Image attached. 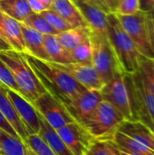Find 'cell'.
<instances>
[{"label": "cell", "instance_id": "1", "mask_svg": "<svg viewBox=\"0 0 154 155\" xmlns=\"http://www.w3.org/2000/svg\"><path fill=\"white\" fill-rule=\"evenodd\" d=\"M23 54L46 92L64 107L86 90L71 75L51 62L40 60L27 53Z\"/></svg>", "mask_w": 154, "mask_h": 155}, {"label": "cell", "instance_id": "2", "mask_svg": "<svg viewBox=\"0 0 154 155\" xmlns=\"http://www.w3.org/2000/svg\"><path fill=\"white\" fill-rule=\"evenodd\" d=\"M107 36L122 70L127 74L138 72L141 63L145 57L139 52L114 13L107 14Z\"/></svg>", "mask_w": 154, "mask_h": 155}, {"label": "cell", "instance_id": "3", "mask_svg": "<svg viewBox=\"0 0 154 155\" xmlns=\"http://www.w3.org/2000/svg\"><path fill=\"white\" fill-rule=\"evenodd\" d=\"M0 59L11 71L20 94L25 99L32 103L46 93L23 53L15 50L0 52Z\"/></svg>", "mask_w": 154, "mask_h": 155}, {"label": "cell", "instance_id": "4", "mask_svg": "<svg viewBox=\"0 0 154 155\" xmlns=\"http://www.w3.org/2000/svg\"><path fill=\"white\" fill-rule=\"evenodd\" d=\"M124 120L123 115L113 104L103 100L83 126L94 140H111Z\"/></svg>", "mask_w": 154, "mask_h": 155}, {"label": "cell", "instance_id": "5", "mask_svg": "<svg viewBox=\"0 0 154 155\" xmlns=\"http://www.w3.org/2000/svg\"><path fill=\"white\" fill-rule=\"evenodd\" d=\"M101 93L103 99L113 104L125 120H137L127 74L123 71L117 72L112 80L104 84Z\"/></svg>", "mask_w": 154, "mask_h": 155}, {"label": "cell", "instance_id": "6", "mask_svg": "<svg viewBox=\"0 0 154 155\" xmlns=\"http://www.w3.org/2000/svg\"><path fill=\"white\" fill-rule=\"evenodd\" d=\"M90 40L93 50L92 65L105 84L112 80L117 72L123 70L117 61L107 35L91 31Z\"/></svg>", "mask_w": 154, "mask_h": 155}, {"label": "cell", "instance_id": "7", "mask_svg": "<svg viewBox=\"0 0 154 155\" xmlns=\"http://www.w3.org/2000/svg\"><path fill=\"white\" fill-rule=\"evenodd\" d=\"M115 14V13H114ZM116 15L123 28L133 41L137 46L139 52L148 59H154V54L152 50L148 30L146 25V13L138 12L132 15Z\"/></svg>", "mask_w": 154, "mask_h": 155}, {"label": "cell", "instance_id": "8", "mask_svg": "<svg viewBox=\"0 0 154 155\" xmlns=\"http://www.w3.org/2000/svg\"><path fill=\"white\" fill-rule=\"evenodd\" d=\"M39 115L44 118L54 130L75 122L65 107L49 93H44L32 102Z\"/></svg>", "mask_w": 154, "mask_h": 155}, {"label": "cell", "instance_id": "9", "mask_svg": "<svg viewBox=\"0 0 154 155\" xmlns=\"http://www.w3.org/2000/svg\"><path fill=\"white\" fill-rule=\"evenodd\" d=\"M4 88L27 134H38L40 131V117L35 107L21 94L5 86Z\"/></svg>", "mask_w": 154, "mask_h": 155}, {"label": "cell", "instance_id": "10", "mask_svg": "<svg viewBox=\"0 0 154 155\" xmlns=\"http://www.w3.org/2000/svg\"><path fill=\"white\" fill-rule=\"evenodd\" d=\"M103 100L101 91L86 89L70 102L65 106V109L76 123L83 125L91 117Z\"/></svg>", "mask_w": 154, "mask_h": 155}, {"label": "cell", "instance_id": "11", "mask_svg": "<svg viewBox=\"0 0 154 155\" xmlns=\"http://www.w3.org/2000/svg\"><path fill=\"white\" fill-rule=\"evenodd\" d=\"M55 131L74 155H84L87 148L94 140L84 127L76 122L67 124Z\"/></svg>", "mask_w": 154, "mask_h": 155}, {"label": "cell", "instance_id": "12", "mask_svg": "<svg viewBox=\"0 0 154 155\" xmlns=\"http://www.w3.org/2000/svg\"><path fill=\"white\" fill-rule=\"evenodd\" d=\"M54 64V63H52ZM56 67L71 75L77 83L88 90L101 91L104 83L100 78L96 70L92 64H83L78 63L54 64Z\"/></svg>", "mask_w": 154, "mask_h": 155}, {"label": "cell", "instance_id": "13", "mask_svg": "<svg viewBox=\"0 0 154 155\" xmlns=\"http://www.w3.org/2000/svg\"><path fill=\"white\" fill-rule=\"evenodd\" d=\"M88 25L92 32L107 35V13L100 7L83 0H72Z\"/></svg>", "mask_w": 154, "mask_h": 155}, {"label": "cell", "instance_id": "14", "mask_svg": "<svg viewBox=\"0 0 154 155\" xmlns=\"http://www.w3.org/2000/svg\"><path fill=\"white\" fill-rule=\"evenodd\" d=\"M20 27L23 33L26 53L40 60L50 62L44 44V35L28 27L22 22H20Z\"/></svg>", "mask_w": 154, "mask_h": 155}, {"label": "cell", "instance_id": "15", "mask_svg": "<svg viewBox=\"0 0 154 155\" xmlns=\"http://www.w3.org/2000/svg\"><path fill=\"white\" fill-rule=\"evenodd\" d=\"M50 9L62 16L74 28L88 27L84 18L72 0H53Z\"/></svg>", "mask_w": 154, "mask_h": 155}, {"label": "cell", "instance_id": "16", "mask_svg": "<svg viewBox=\"0 0 154 155\" xmlns=\"http://www.w3.org/2000/svg\"><path fill=\"white\" fill-rule=\"evenodd\" d=\"M0 112L4 115L5 120L13 127V129L15 131L18 137L22 141H24L28 136V134H27L23 124L21 123L11 101L9 100V98L5 91L4 85L2 84H0Z\"/></svg>", "mask_w": 154, "mask_h": 155}, {"label": "cell", "instance_id": "17", "mask_svg": "<svg viewBox=\"0 0 154 155\" xmlns=\"http://www.w3.org/2000/svg\"><path fill=\"white\" fill-rule=\"evenodd\" d=\"M39 117L40 131L38 133V135L47 143L52 151L56 155H74L61 139L57 132L53 127H51L44 118H42L40 115Z\"/></svg>", "mask_w": 154, "mask_h": 155}, {"label": "cell", "instance_id": "18", "mask_svg": "<svg viewBox=\"0 0 154 155\" xmlns=\"http://www.w3.org/2000/svg\"><path fill=\"white\" fill-rule=\"evenodd\" d=\"M111 140L119 148L120 151L128 153L130 154L154 155V151L152 149L118 130L115 131V133L113 134Z\"/></svg>", "mask_w": 154, "mask_h": 155}, {"label": "cell", "instance_id": "19", "mask_svg": "<svg viewBox=\"0 0 154 155\" xmlns=\"http://www.w3.org/2000/svg\"><path fill=\"white\" fill-rule=\"evenodd\" d=\"M4 30L6 42L11 45L12 49L19 53H26L20 22L4 14Z\"/></svg>", "mask_w": 154, "mask_h": 155}, {"label": "cell", "instance_id": "20", "mask_svg": "<svg viewBox=\"0 0 154 155\" xmlns=\"http://www.w3.org/2000/svg\"><path fill=\"white\" fill-rule=\"evenodd\" d=\"M44 44L49 56L50 62L54 64L74 63L71 54L66 50L54 35H44Z\"/></svg>", "mask_w": 154, "mask_h": 155}, {"label": "cell", "instance_id": "21", "mask_svg": "<svg viewBox=\"0 0 154 155\" xmlns=\"http://www.w3.org/2000/svg\"><path fill=\"white\" fill-rule=\"evenodd\" d=\"M0 10L18 22H24L33 14L27 0H0Z\"/></svg>", "mask_w": 154, "mask_h": 155}, {"label": "cell", "instance_id": "22", "mask_svg": "<svg viewBox=\"0 0 154 155\" xmlns=\"http://www.w3.org/2000/svg\"><path fill=\"white\" fill-rule=\"evenodd\" d=\"M90 32L91 30L89 27H75L58 33L56 37L62 45L66 50L71 52L74 48L89 37Z\"/></svg>", "mask_w": 154, "mask_h": 155}, {"label": "cell", "instance_id": "23", "mask_svg": "<svg viewBox=\"0 0 154 155\" xmlns=\"http://www.w3.org/2000/svg\"><path fill=\"white\" fill-rule=\"evenodd\" d=\"M0 152L3 155H25L24 142L0 128Z\"/></svg>", "mask_w": 154, "mask_h": 155}, {"label": "cell", "instance_id": "24", "mask_svg": "<svg viewBox=\"0 0 154 155\" xmlns=\"http://www.w3.org/2000/svg\"><path fill=\"white\" fill-rule=\"evenodd\" d=\"M23 142L25 155H56L38 134L28 135Z\"/></svg>", "mask_w": 154, "mask_h": 155}, {"label": "cell", "instance_id": "25", "mask_svg": "<svg viewBox=\"0 0 154 155\" xmlns=\"http://www.w3.org/2000/svg\"><path fill=\"white\" fill-rule=\"evenodd\" d=\"M84 155H122L112 140H93Z\"/></svg>", "mask_w": 154, "mask_h": 155}, {"label": "cell", "instance_id": "26", "mask_svg": "<svg viewBox=\"0 0 154 155\" xmlns=\"http://www.w3.org/2000/svg\"><path fill=\"white\" fill-rule=\"evenodd\" d=\"M22 23L25 24V25H27L28 27L37 31L38 33L44 35H56L59 33L40 14L33 13Z\"/></svg>", "mask_w": 154, "mask_h": 155}, {"label": "cell", "instance_id": "27", "mask_svg": "<svg viewBox=\"0 0 154 155\" xmlns=\"http://www.w3.org/2000/svg\"><path fill=\"white\" fill-rule=\"evenodd\" d=\"M71 56L74 63L83 64H92V43L90 40V35L79 45L74 48L71 52Z\"/></svg>", "mask_w": 154, "mask_h": 155}, {"label": "cell", "instance_id": "28", "mask_svg": "<svg viewBox=\"0 0 154 155\" xmlns=\"http://www.w3.org/2000/svg\"><path fill=\"white\" fill-rule=\"evenodd\" d=\"M41 15H43L47 22L59 33L60 32H64L66 30H69L71 28H74L68 22H66L62 16H60L58 14H56L54 11H53L52 9H46L43 12L40 13Z\"/></svg>", "mask_w": 154, "mask_h": 155}, {"label": "cell", "instance_id": "29", "mask_svg": "<svg viewBox=\"0 0 154 155\" xmlns=\"http://www.w3.org/2000/svg\"><path fill=\"white\" fill-rule=\"evenodd\" d=\"M140 12L138 0H118L115 14L122 15H132Z\"/></svg>", "mask_w": 154, "mask_h": 155}, {"label": "cell", "instance_id": "30", "mask_svg": "<svg viewBox=\"0 0 154 155\" xmlns=\"http://www.w3.org/2000/svg\"><path fill=\"white\" fill-rule=\"evenodd\" d=\"M140 72L151 90L154 93V59L144 58L141 63Z\"/></svg>", "mask_w": 154, "mask_h": 155}, {"label": "cell", "instance_id": "31", "mask_svg": "<svg viewBox=\"0 0 154 155\" xmlns=\"http://www.w3.org/2000/svg\"><path fill=\"white\" fill-rule=\"evenodd\" d=\"M0 84L20 94L19 88L14 79L11 71L1 59H0Z\"/></svg>", "mask_w": 154, "mask_h": 155}, {"label": "cell", "instance_id": "32", "mask_svg": "<svg viewBox=\"0 0 154 155\" xmlns=\"http://www.w3.org/2000/svg\"><path fill=\"white\" fill-rule=\"evenodd\" d=\"M146 25L148 30L149 42L154 54V10L146 13Z\"/></svg>", "mask_w": 154, "mask_h": 155}, {"label": "cell", "instance_id": "33", "mask_svg": "<svg viewBox=\"0 0 154 155\" xmlns=\"http://www.w3.org/2000/svg\"><path fill=\"white\" fill-rule=\"evenodd\" d=\"M27 3L30 6L31 10L33 11V13L40 14L41 12L48 9L40 0H27Z\"/></svg>", "mask_w": 154, "mask_h": 155}, {"label": "cell", "instance_id": "34", "mask_svg": "<svg viewBox=\"0 0 154 155\" xmlns=\"http://www.w3.org/2000/svg\"><path fill=\"white\" fill-rule=\"evenodd\" d=\"M0 128L3 129L4 131H5L6 133H8L9 134H11V135H13V136H15V137L19 138L18 135H17V134L15 133V131L13 129V127L10 125V124L5 120V118L4 115L1 114V112H0ZM19 139H20V138H19Z\"/></svg>", "mask_w": 154, "mask_h": 155}, {"label": "cell", "instance_id": "35", "mask_svg": "<svg viewBox=\"0 0 154 155\" xmlns=\"http://www.w3.org/2000/svg\"><path fill=\"white\" fill-rule=\"evenodd\" d=\"M139 9L143 13H149L154 10V0H138Z\"/></svg>", "mask_w": 154, "mask_h": 155}, {"label": "cell", "instance_id": "36", "mask_svg": "<svg viewBox=\"0 0 154 155\" xmlns=\"http://www.w3.org/2000/svg\"><path fill=\"white\" fill-rule=\"evenodd\" d=\"M101 2L104 5L110 13H115L118 0H101Z\"/></svg>", "mask_w": 154, "mask_h": 155}, {"label": "cell", "instance_id": "37", "mask_svg": "<svg viewBox=\"0 0 154 155\" xmlns=\"http://www.w3.org/2000/svg\"><path fill=\"white\" fill-rule=\"evenodd\" d=\"M83 1H85V2H87V3H90V4H93V5H96V6H98V7H100L101 9H103L104 12H106L107 14H109L110 12L107 10V8L104 6V5L101 2V0H83Z\"/></svg>", "mask_w": 154, "mask_h": 155}, {"label": "cell", "instance_id": "38", "mask_svg": "<svg viewBox=\"0 0 154 155\" xmlns=\"http://www.w3.org/2000/svg\"><path fill=\"white\" fill-rule=\"evenodd\" d=\"M0 37L6 42V38H5V30H4V14L1 12V10H0Z\"/></svg>", "mask_w": 154, "mask_h": 155}, {"label": "cell", "instance_id": "39", "mask_svg": "<svg viewBox=\"0 0 154 155\" xmlns=\"http://www.w3.org/2000/svg\"><path fill=\"white\" fill-rule=\"evenodd\" d=\"M9 50H13L11 45L0 37V52H5Z\"/></svg>", "mask_w": 154, "mask_h": 155}, {"label": "cell", "instance_id": "40", "mask_svg": "<svg viewBox=\"0 0 154 155\" xmlns=\"http://www.w3.org/2000/svg\"><path fill=\"white\" fill-rule=\"evenodd\" d=\"M48 9L50 8V6H51V5H52V3H53V0H40Z\"/></svg>", "mask_w": 154, "mask_h": 155}, {"label": "cell", "instance_id": "41", "mask_svg": "<svg viewBox=\"0 0 154 155\" xmlns=\"http://www.w3.org/2000/svg\"><path fill=\"white\" fill-rule=\"evenodd\" d=\"M152 146H153V150H154V131L152 130Z\"/></svg>", "mask_w": 154, "mask_h": 155}, {"label": "cell", "instance_id": "42", "mask_svg": "<svg viewBox=\"0 0 154 155\" xmlns=\"http://www.w3.org/2000/svg\"><path fill=\"white\" fill-rule=\"evenodd\" d=\"M120 152H121V154L122 155H133V154H130V153H128L123 152V151H120Z\"/></svg>", "mask_w": 154, "mask_h": 155}, {"label": "cell", "instance_id": "43", "mask_svg": "<svg viewBox=\"0 0 154 155\" xmlns=\"http://www.w3.org/2000/svg\"><path fill=\"white\" fill-rule=\"evenodd\" d=\"M0 155H3V154H2V153H1V152H0Z\"/></svg>", "mask_w": 154, "mask_h": 155}]
</instances>
